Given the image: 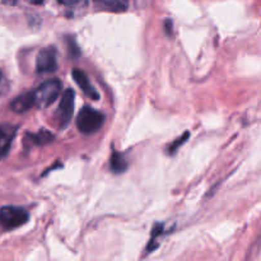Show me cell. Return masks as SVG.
I'll use <instances>...</instances> for the list:
<instances>
[{
    "mask_svg": "<svg viewBox=\"0 0 261 261\" xmlns=\"http://www.w3.org/2000/svg\"><path fill=\"white\" fill-rule=\"evenodd\" d=\"M33 107V96L32 92H27V93H23L20 96L15 97L14 99L10 103V109L14 112L18 114H22V112L28 111Z\"/></svg>",
    "mask_w": 261,
    "mask_h": 261,
    "instance_id": "obj_8",
    "label": "cell"
},
{
    "mask_svg": "<svg viewBox=\"0 0 261 261\" xmlns=\"http://www.w3.org/2000/svg\"><path fill=\"white\" fill-rule=\"evenodd\" d=\"M30 219V214L25 209L19 206H4L0 209V224L7 231L18 228L25 224Z\"/></svg>",
    "mask_w": 261,
    "mask_h": 261,
    "instance_id": "obj_3",
    "label": "cell"
},
{
    "mask_svg": "<svg viewBox=\"0 0 261 261\" xmlns=\"http://www.w3.org/2000/svg\"><path fill=\"white\" fill-rule=\"evenodd\" d=\"M74 99H75V93H74L73 89H66L61 97L58 111H56V119H58V124L61 129L68 126L71 117H73Z\"/></svg>",
    "mask_w": 261,
    "mask_h": 261,
    "instance_id": "obj_4",
    "label": "cell"
},
{
    "mask_svg": "<svg viewBox=\"0 0 261 261\" xmlns=\"http://www.w3.org/2000/svg\"><path fill=\"white\" fill-rule=\"evenodd\" d=\"M2 2L4 3V4H8V5H14L18 0H2Z\"/></svg>",
    "mask_w": 261,
    "mask_h": 261,
    "instance_id": "obj_15",
    "label": "cell"
},
{
    "mask_svg": "<svg viewBox=\"0 0 261 261\" xmlns=\"http://www.w3.org/2000/svg\"><path fill=\"white\" fill-rule=\"evenodd\" d=\"M8 89H9V83H8L7 78L3 74V71L0 70V94H4Z\"/></svg>",
    "mask_w": 261,
    "mask_h": 261,
    "instance_id": "obj_13",
    "label": "cell"
},
{
    "mask_svg": "<svg viewBox=\"0 0 261 261\" xmlns=\"http://www.w3.org/2000/svg\"><path fill=\"white\" fill-rule=\"evenodd\" d=\"M59 3H61V4L64 5H71V4H75L78 0H58Z\"/></svg>",
    "mask_w": 261,
    "mask_h": 261,
    "instance_id": "obj_14",
    "label": "cell"
},
{
    "mask_svg": "<svg viewBox=\"0 0 261 261\" xmlns=\"http://www.w3.org/2000/svg\"><path fill=\"white\" fill-rule=\"evenodd\" d=\"M188 138H189V133H185L182 137L177 138V140H176L175 143H172V144L170 145V148H168V153L173 154V153L177 152V149H180V147L184 144V143L186 142V140H188Z\"/></svg>",
    "mask_w": 261,
    "mask_h": 261,
    "instance_id": "obj_12",
    "label": "cell"
},
{
    "mask_svg": "<svg viewBox=\"0 0 261 261\" xmlns=\"http://www.w3.org/2000/svg\"><path fill=\"white\" fill-rule=\"evenodd\" d=\"M73 78L74 81H75V83L81 87L82 91H83L89 98L92 99L99 98V93L94 89V87L92 86V83L89 82L88 76H87V74L84 73V71L79 70V69H75V70H73Z\"/></svg>",
    "mask_w": 261,
    "mask_h": 261,
    "instance_id": "obj_7",
    "label": "cell"
},
{
    "mask_svg": "<svg viewBox=\"0 0 261 261\" xmlns=\"http://www.w3.org/2000/svg\"><path fill=\"white\" fill-rule=\"evenodd\" d=\"M110 166H111V171L115 173H122L126 171L127 168V161L125 157L120 153L114 152L110 160Z\"/></svg>",
    "mask_w": 261,
    "mask_h": 261,
    "instance_id": "obj_10",
    "label": "cell"
},
{
    "mask_svg": "<svg viewBox=\"0 0 261 261\" xmlns=\"http://www.w3.org/2000/svg\"><path fill=\"white\" fill-rule=\"evenodd\" d=\"M17 133V127L12 125H0V158H4L9 153L10 145Z\"/></svg>",
    "mask_w": 261,
    "mask_h": 261,
    "instance_id": "obj_6",
    "label": "cell"
},
{
    "mask_svg": "<svg viewBox=\"0 0 261 261\" xmlns=\"http://www.w3.org/2000/svg\"><path fill=\"white\" fill-rule=\"evenodd\" d=\"M105 122V116L92 107L84 106L81 110L76 119V127L83 134H93L102 127Z\"/></svg>",
    "mask_w": 261,
    "mask_h": 261,
    "instance_id": "obj_2",
    "label": "cell"
},
{
    "mask_svg": "<svg viewBox=\"0 0 261 261\" xmlns=\"http://www.w3.org/2000/svg\"><path fill=\"white\" fill-rule=\"evenodd\" d=\"M94 4L107 12H125L129 8V0H94Z\"/></svg>",
    "mask_w": 261,
    "mask_h": 261,
    "instance_id": "obj_9",
    "label": "cell"
},
{
    "mask_svg": "<svg viewBox=\"0 0 261 261\" xmlns=\"http://www.w3.org/2000/svg\"><path fill=\"white\" fill-rule=\"evenodd\" d=\"M58 69V54L54 47H45L38 53L36 60L37 73H54Z\"/></svg>",
    "mask_w": 261,
    "mask_h": 261,
    "instance_id": "obj_5",
    "label": "cell"
},
{
    "mask_svg": "<svg viewBox=\"0 0 261 261\" xmlns=\"http://www.w3.org/2000/svg\"><path fill=\"white\" fill-rule=\"evenodd\" d=\"M32 140L38 145H45L47 143H51L54 140V135L50 132H46V130H41L37 134L32 135Z\"/></svg>",
    "mask_w": 261,
    "mask_h": 261,
    "instance_id": "obj_11",
    "label": "cell"
},
{
    "mask_svg": "<svg viewBox=\"0 0 261 261\" xmlns=\"http://www.w3.org/2000/svg\"><path fill=\"white\" fill-rule=\"evenodd\" d=\"M61 92V82L58 79H50V81L43 82L41 86H38L35 91H32L33 96V106L38 109H45L54 103Z\"/></svg>",
    "mask_w": 261,
    "mask_h": 261,
    "instance_id": "obj_1",
    "label": "cell"
},
{
    "mask_svg": "<svg viewBox=\"0 0 261 261\" xmlns=\"http://www.w3.org/2000/svg\"><path fill=\"white\" fill-rule=\"evenodd\" d=\"M31 2H32L33 4H41V3H42L43 0H31Z\"/></svg>",
    "mask_w": 261,
    "mask_h": 261,
    "instance_id": "obj_16",
    "label": "cell"
}]
</instances>
